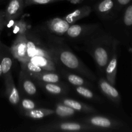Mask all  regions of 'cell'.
Returning a JSON list of instances; mask_svg holds the SVG:
<instances>
[{"label": "cell", "instance_id": "1", "mask_svg": "<svg viewBox=\"0 0 132 132\" xmlns=\"http://www.w3.org/2000/svg\"><path fill=\"white\" fill-rule=\"evenodd\" d=\"M39 27L59 68L63 67L68 70L81 75L92 82L97 81L96 76L72 52L64 37L50 34L43 30L39 25Z\"/></svg>", "mask_w": 132, "mask_h": 132}, {"label": "cell", "instance_id": "2", "mask_svg": "<svg viewBox=\"0 0 132 132\" xmlns=\"http://www.w3.org/2000/svg\"><path fill=\"white\" fill-rule=\"evenodd\" d=\"M116 40L100 25L86 36L81 43V48L93 58L97 68L102 74L104 73Z\"/></svg>", "mask_w": 132, "mask_h": 132}, {"label": "cell", "instance_id": "3", "mask_svg": "<svg viewBox=\"0 0 132 132\" xmlns=\"http://www.w3.org/2000/svg\"><path fill=\"white\" fill-rule=\"evenodd\" d=\"M26 37L28 58L36 55L46 57L55 62L57 64L55 58L49 49L39 26L34 28H30L29 26L26 30Z\"/></svg>", "mask_w": 132, "mask_h": 132}, {"label": "cell", "instance_id": "4", "mask_svg": "<svg viewBox=\"0 0 132 132\" xmlns=\"http://www.w3.org/2000/svg\"><path fill=\"white\" fill-rule=\"evenodd\" d=\"M31 131L35 132L54 131H99L97 128L84 122L72 121H59L45 124L33 128Z\"/></svg>", "mask_w": 132, "mask_h": 132}, {"label": "cell", "instance_id": "5", "mask_svg": "<svg viewBox=\"0 0 132 132\" xmlns=\"http://www.w3.org/2000/svg\"><path fill=\"white\" fill-rule=\"evenodd\" d=\"M80 121L101 131H127L128 129V125L122 121L95 113L84 117Z\"/></svg>", "mask_w": 132, "mask_h": 132}, {"label": "cell", "instance_id": "6", "mask_svg": "<svg viewBox=\"0 0 132 132\" xmlns=\"http://www.w3.org/2000/svg\"><path fill=\"white\" fill-rule=\"evenodd\" d=\"M99 23L70 24L64 36L65 39L76 44H81L82 40L100 26Z\"/></svg>", "mask_w": 132, "mask_h": 132}, {"label": "cell", "instance_id": "7", "mask_svg": "<svg viewBox=\"0 0 132 132\" xmlns=\"http://www.w3.org/2000/svg\"><path fill=\"white\" fill-rule=\"evenodd\" d=\"M92 10L103 22L112 20L119 14L115 0H100L93 6Z\"/></svg>", "mask_w": 132, "mask_h": 132}, {"label": "cell", "instance_id": "8", "mask_svg": "<svg viewBox=\"0 0 132 132\" xmlns=\"http://www.w3.org/2000/svg\"><path fill=\"white\" fill-rule=\"evenodd\" d=\"M26 30L16 34V37L10 47L14 59L19 61L20 63H24L28 61Z\"/></svg>", "mask_w": 132, "mask_h": 132}, {"label": "cell", "instance_id": "9", "mask_svg": "<svg viewBox=\"0 0 132 132\" xmlns=\"http://www.w3.org/2000/svg\"><path fill=\"white\" fill-rule=\"evenodd\" d=\"M70 24L63 18L55 17L46 21L39 25L43 30L50 34L59 37H64Z\"/></svg>", "mask_w": 132, "mask_h": 132}, {"label": "cell", "instance_id": "10", "mask_svg": "<svg viewBox=\"0 0 132 132\" xmlns=\"http://www.w3.org/2000/svg\"><path fill=\"white\" fill-rule=\"evenodd\" d=\"M119 42L116 40L112 48V54L104 70L105 79L113 86H115L117 73V64L119 57Z\"/></svg>", "mask_w": 132, "mask_h": 132}, {"label": "cell", "instance_id": "11", "mask_svg": "<svg viewBox=\"0 0 132 132\" xmlns=\"http://www.w3.org/2000/svg\"><path fill=\"white\" fill-rule=\"evenodd\" d=\"M19 92L27 97H36L37 94V85L34 80L25 71L21 69L18 79Z\"/></svg>", "mask_w": 132, "mask_h": 132}, {"label": "cell", "instance_id": "12", "mask_svg": "<svg viewBox=\"0 0 132 132\" xmlns=\"http://www.w3.org/2000/svg\"><path fill=\"white\" fill-rule=\"evenodd\" d=\"M24 8V0H9L4 10L5 24L20 18Z\"/></svg>", "mask_w": 132, "mask_h": 132}, {"label": "cell", "instance_id": "13", "mask_svg": "<svg viewBox=\"0 0 132 132\" xmlns=\"http://www.w3.org/2000/svg\"><path fill=\"white\" fill-rule=\"evenodd\" d=\"M58 73L64 79L68 82H69L73 86H86L90 88H94L95 86L93 85L92 81L84 77L79 74L74 73L73 72L68 70L63 67L59 68Z\"/></svg>", "mask_w": 132, "mask_h": 132}, {"label": "cell", "instance_id": "14", "mask_svg": "<svg viewBox=\"0 0 132 132\" xmlns=\"http://www.w3.org/2000/svg\"><path fill=\"white\" fill-rule=\"evenodd\" d=\"M98 87L102 94L106 97L115 104L119 105L121 102V97L118 90L111 85L104 77H101L97 81Z\"/></svg>", "mask_w": 132, "mask_h": 132}, {"label": "cell", "instance_id": "15", "mask_svg": "<svg viewBox=\"0 0 132 132\" xmlns=\"http://www.w3.org/2000/svg\"><path fill=\"white\" fill-rule=\"evenodd\" d=\"M3 78L5 86V94L8 101L12 105H18L20 101L21 95L15 85L12 72L3 76Z\"/></svg>", "mask_w": 132, "mask_h": 132}, {"label": "cell", "instance_id": "16", "mask_svg": "<svg viewBox=\"0 0 132 132\" xmlns=\"http://www.w3.org/2000/svg\"><path fill=\"white\" fill-rule=\"evenodd\" d=\"M35 81V80H34ZM37 86L42 89L44 92L48 94L55 96H61L68 94L69 92V87L63 82L54 83V82H44L35 81Z\"/></svg>", "mask_w": 132, "mask_h": 132}, {"label": "cell", "instance_id": "17", "mask_svg": "<svg viewBox=\"0 0 132 132\" xmlns=\"http://www.w3.org/2000/svg\"><path fill=\"white\" fill-rule=\"evenodd\" d=\"M14 59L10 48L2 43L0 40V64L3 76L12 72Z\"/></svg>", "mask_w": 132, "mask_h": 132}, {"label": "cell", "instance_id": "18", "mask_svg": "<svg viewBox=\"0 0 132 132\" xmlns=\"http://www.w3.org/2000/svg\"><path fill=\"white\" fill-rule=\"evenodd\" d=\"M59 102L66 104L74 110L77 113H83L86 114H94L97 113V110L92 106L85 104L81 101L70 98L61 97L59 99Z\"/></svg>", "mask_w": 132, "mask_h": 132}, {"label": "cell", "instance_id": "19", "mask_svg": "<svg viewBox=\"0 0 132 132\" xmlns=\"http://www.w3.org/2000/svg\"><path fill=\"white\" fill-rule=\"evenodd\" d=\"M27 73H28V75L35 81L44 82H54V83L62 82V77L57 72L43 70L37 73H32V72H27Z\"/></svg>", "mask_w": 132, "mask_h": 132}, {"label": "cell", "instance_id": "20", "mask_svg": "<svg viewBox=\"0 0 132 132\" xmlns=\"http://www.w3.org/2000/svg\"><path fill=\"white\" fill-rule=\"evenodd\" d=\"M92 12V8L91 6L88 5H84L81 7L77 8L72 12L68 13L63 18L65 19L70 24H74L77 21L81 20L88 16Z\"/></svg>", "mask_w": 132, "mask_h": 132}, {"label": "cell", "instance_id": "21", "mask_svg": "<svg viewBox=\"0 0 132 132\" xmlns=\"http://www.w3.org/2000/svg\"><path fill=\"white\" fill-rule=\"evenodd\" d=\"M28 61L37 64L45 70L55 72H57V73L59 71V67L57 65L56 63L46 57L38 56V55L32 56L28 57Z\"/></svg>", "mask_w": 132, "mask_h": 132}, {"label": "cell", "instance_id": "22", "mask_svg": "<svg viewBox=\"0 0 132 132\" xmlns=\"http://www.w3.org/2000/svg\"><path fill=\"white\" fill-rule=\"evenodd\" d=\"M23 114L25 117L32 119H41L54 114V111L53 109L50 108H36L30 110L24 111L23 112Z\"/></svg>", "mask_w": 132, "mask_h": 132}, {"label": "cell", "instance_id": "23", "mask_svg": "<svg viewBox=\"0 0 132 132\" xmlns=\"http://www.w3.org/2000/svg\"><path fill=\"white\" fill-rule=\"evenodd\" d=\"M53 110L54 111V114L61 118L73 117L77 114V112H76L74 110L61 102L55 103L54 109Z\"/></svg>", "mask_w": 132, "mask_h": 132}, {"label": "cell", "instance_id": "24", "mask_svg": "<svg viewBox=\"0 0 132 132\" xmlns=\"http://www.w3.org/2000/svg\"><path fill=\"white\" fill-rule=\"evenodd\" d=\"M74 90L78 95L88 100L98 103H101L103 101L100 96L95 94L90 88L82 86H74Z\"/></svg>", "mask_w": 132, "mask_h": 132}, {"label": "cell", "instance_id": "25", "mask_svg": "<svg viewBox=\"0 0 132 132\" xmlns=\"http://www.w3.org/2000/svg\"><path fill=\"white\" fill-rule=\"evenodd\" d=\"M18 104L19 105V108L21 109V110H23V112L37 108L36 102L32 99H29V98L21 97L20 101Z\"/></svg>", "mask_w": 132, "mask_h": 132}, {"label": "cell", "instance_id": "26", "mask_svg": "<svg viewBox=\"0 0 132 132\" xmlns=\"http://www.w3.org/2000/svg\"><path fill=\"white\" fill-rule=\"evenodd\" d=\"M61 1L62 0H24L25 7L34 5H46Z\"/></svg>", "mask_w": 132, "mask_h": 132}, {"label": "cell", "instance_id": "27", "mask_svg": "<svg viewBox=\"0 0 132 132\" xmlns=\"http://www.w3.org/2000/svg\"><path fill=\"white\" fill-rule=\"evenodd\" d=\"M131 0H115L116 5V10L118 14L122 11L127 5L131 3Z\"/></svg>", "mask_w": 132, "mask_h": 132}, {"label": "cell", "instance_id": "28", "mask_svg": "<svg viewBox=\"0 0 132 132\" xmlns=\"http://www.w3.org/2000/svg\"><path fill=\"white\" fill-rule=\"evenodd\" d=\"M0 27H5V17H4V10H0Z\"/></svg>", "mask_w": 132, "mask_h": 132}, {"label": "cell", "instance_id": "29", "mask_svg": "<svg viewBox=\"0 0 132 132\" xmlns=\"http://www.w3.org/2000/svg\"><path fill=\"white\" fill-rule=\"evenodd\" d=\"M62 1H68L72 4H79L83 1V0H62Z\"/></svg>", "mask_w": 132, "mask_h": 132}, {"label": "cell", "instance_id": "30", "mask_svg": "<svg viewBox=\"0 0 132 132\" xmlns=\"http://www.w3.org/2000/svg\"><path fill=\"white\" fill-rule=\"evenodd\" d=\"M6 1H7V0H0V6H1V5H2L3 4L5 3Z\"/></svg>", "mask_w": 132, "mask_h": 132}, {"label": "cell", "instance_id": "31", "mask_svg": "<svg viewBox=\"0 0 132 132\" xmlns=\"http://www.w3.org/2000/svg\"><path fill=\"white\" fill-rule=\"evenodd\" d=\"M3 76L2 74V70H1V64H0V77Z\"/></svg>", "mask_w": 132, "mask_h": 132}, {"label": "cell", "instance_id": "32", "mask_svg": "<svg viewBox=\"0 0 132 132\" xmlns=\"http://www.w3.org/2000/svg\"><path fill=\"white\" fill-rule=\"evenodd\" d=\"M4 27H0V36H1V32H2V31L3 30V29H4Z\"/></svg>", "mask_w": 132, "mask_h": 132}]
</instances>
